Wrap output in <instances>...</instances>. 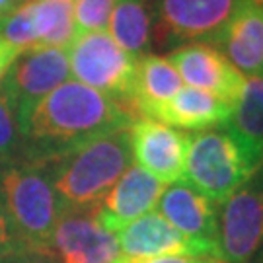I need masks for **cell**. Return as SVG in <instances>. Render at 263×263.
<instances>
[{
	"mask_svg": "<svg viewBox=\"0 0 263 263\" xmlns=\"http://www.w3.org/2000/svg\"><path fill=\"white\" fill-rule=\"evenodd\" d=\"M183 88L178 70L166 57L146 53L137 59V80L133 94V113L137 119H152L168 100Z\"/></svg>",
	"mask_w": 263,
	"mask_h": 263,
	"instance_id": "obj_18",
	"label": "cell"
},
{
	"mask_svg": "<svg viewBox=\"0 0 263 263\" xmlns=\"http://www.w3.org/2000/svg\"><path fill=\"white\" fill-rule=\"evenodd\" d=\"M164 189L166 183L133 164L100 201L96 209L98 220L104 228L115 234L121 226L152 213Z\"/></svg>",
	"mask_w": 263,
	"mask_h": 263,
	"instance_id": "obj_13",
	"label": "cell"
},
{
	"mask_svg": "<svg viewBox=\"0 0 263 263\" xmlns=\"http://www.w3.org/2000/svg\"><path fill=\"white\" fill-rule=\"evenodd\" d=\"M115 238L121 255L133 259L160 255H213L220 259L216 250L181 234L178 228H174L164 216L154 211L121 226L115 232Z\"/></svg>",
	"mask_w": 263,
	"mask_h": 263,
	"instance_id": "obj_12",
	"label": "cell"
},
{
	"mask_svg": "<svg viewBox=\"0 0 263 263\" xmlns=\"http://www.w3.org/2000/svg\"><path fill=\"white\" fill-rule=\"evenodd\" d=\"M96 209L61 215L51 238L57 263H115L121 257L117 238L102 226Z\"/></svg>",
	"mask_w": 263,
	"mask_h": 263,
	"instance_id": "obj_9",
	"label": "cell"
},
{
	"mask_svg": "<svg viewBox=\"0 0 263 263\" xmlns=\"http://www.w3.org/2000/svg\"><path fill=\"white\" fill-rule=\"evenodd\" d=\"M26 0H0V20L6 18L8 14H12L14 10L22 6Z\"/></svg>",
	"mask_w": 263,
	"mask_h": 263,
	"instance_id": "obj_27",
	"label": "cell"
},
{
	"mask_svg": "<svg viewBox=\"0 0 263 263\" xmlns=\"http://www.w3.org/2000/svg\"><path fill=\"white\" fill-rule=\"evenodd\" d=\"M14 252H24V250H20V246L16 244V240H14V236H12L8 218H6L2 201H0V257L14 254Z\"/></svg>",
	"mask_w": 263,
	"mask_h": 263,
	"instance_id": "obj_24",
	"label": "cell"
},
{
	"mask_svg": "<svg viewBox=\"0 0 263 263\" xmlns=\"http://www.w3.org/2000/svg\"><path fill=\"white\" fill-rule=\"evenodd\" d=\"M135 121L127 107L78 80H66L39 102L20 125L22 158L51 164L57 158Z\"/></svg>",
	"mask_w": 263,
	"mask_h": 263,
	"instance_id": "obj_1",
	"label": "cell"
},
{
	"mask_svg": "<svg viewBox=\"0 0 263 263\" xmlns=\"http://www.w3.org/2000/svg\"><path fill=\"white\" fill-rule=\"evenodd\" d=\"M74 2H76V0H74Z\"/></svg>",
	"mask_w": 263,
	"mask_h": 263,
	"instance_id": "obj_29",
	"label": "cell"
},
{
	"mask_svg": "<svg viewBox=\"0 0 263 263\" xmlns=\"http://www.w3.org/2000/svg\"><path fill=\"white\" fill-rule=\"evenodd\" d=\"M224 129L234 139L248 158L250 166L257 172L263 168V78L246 76L242 92L234 104L232 117Z\"/></svg>",
	"mask_w": 263,
	"mask_h": 263,
	"instance_id": "obj_17",
	"label": "cell"
},
{
	"mask_svg": "<svg viewBox=\"0 0 263 263\" xmlns=\"http://www.w3.org/2000/svg\"><path fill=\"white\" fill-rule=\"evenodd\" d=\"M244 0H151V47L174 51L189 43L216 45Z\"/></svg>",
	"mask_w": 263,
	"mask_h": 263,
	"instance_id": "obj_5",
	"label": "cell"
},
{
	"mask_svg": "<svg viewBox=\"0 0 263 263\" xmlns=\"http://www.w3.org/2000/svg\"><path fill=\"white\" fill-rule=\"evenodd\" d=\"M244 76L263 78V0H244L216 43Z\"/></svg>",
	"mask_w": 263,
	"mask_h": 263,
	"instance_id": "obj_15",
	"label": "cell"
},
{
	"mask_svg": "<svg viewBox=\"0 0 263 263\" xmlns=\"http://www.w3.org/2000/svg\"><path fill=\"white\" fill-rule=\"evenodd\" d=\"M0 39L22 53L31 51V49H39L37 35L33 29V20H31L29 0H26L22 6H18L6 18L0 20Z\"/></svg>",
	"mask_w": 263,
	"mask_h": 263,
	"instance_id": "obj_22",
	"label": "cell"
},
{
	"mask_svg": "<svg viewBox=\"0 0 263 263\" xmlns=\"http://www.w3.org/2000/svg\"><path fill=\"white\" fill-rule=\"evenodd\" d=\"M39 49H68L76 37L74 0H29Z\"/></svg>",
	"mask_w": 263,
	"mask_h": 263,
	"instance_id": "obj_20",
	"label": "cell"
},
{
	"mask_svg": "<svg viewBox=\"0 0 263 263\" xmlns=\"http://www.w3.org/2000/svg\"><path fill=\"white\" fill-rule=\"evenodd\" d=\"M158 213L181 234L218 250V215L216 205L185 181L170 183L158 201Z\"/></svg>",
	"mask_w": 263,
	"mask_h": 263,
	"instance_id": "obj_14",
	"label": "cell"
},
{
	"mask_svg": "<svg viewBox=\"0 0 263 263\" xmlns=\"http://www.w3.org/2000/svg\"><path fill=\"white\" fill-rule=\"evenodd\" d=\"M63 213L96 209L133 166L129 129L109 133L45 164Z\"/></svg>",
	"mask_w": 263,
	"mask_h": 263,
	"instance_id": "obj_2",
	"label": "cell"
},
{
	"mask_svg": "<svg viewBox=\"0 0 263 263\" xmlns=\"http://www.w3.org/2000/svg\"><path fill=\"white\" fill-rule=\"evenodd\" d=\"M218 250L224 263H252L263 250V168L222 203Z\"/></svg>",
	"mask_w": 263,
	"mask_h": 263,
	"instance_id": "obj_7",
	"label": "cell"
},
{
	"mask_svg": "<svg viewBox=\"0 0 263 263\" xmlns=\"http://www.w3.org/2000/svg\"><path fill=\"white\" fill-rule=\"evenodd\" d=\"M66 55L78 82L109 96L133 113L137 59L119 47L107 29L76 33Z\"/></svg>",
	"mask_w": 263,
	"mask_h": 263,
	"instance_id": "obj_6",
	"label": "cell"
},
{
	"mask_svg": "<svg viewBox=\"0 0 263 263\" xmlns=\"http://www.w3.org/2000/svg\"><path fill=\"white\" fill-rule=\"evenodd\" d=\"M166 59L178 70L181 82H185L189 88L211 92L230 104H236L244 88L246 76L216 45L189 43L170 51Z\"/></svg>",
	"mask_w": 263,
	"mask_h": 263,
	"instance_id": "obj_11",
	"label": "cell"
},
{
	"mask_svg": "<svg viewBox=\"0 0 263 263\" xmlns=\"http://www.w3.org/2000/svg\"><path fill=\"white\" fill-rule=\"evenodd\" d=\"M255 172L224 127L199 131L189 139L183 179L215 205H222Z\"/></svg>",
	"mask_w": 263,
	"mask_h": 263,
	"instance_id": "obj_4",
	"label": "cell"
},
{
	"mask_svg": "<svg viewBox=\"0 0 263 263\" xmlns=\"http://www.w3.org/2000/svg\"><path fill=\"white\" fill-rule=\"evenodd\" d=\"M68 74L70 66L66 49H31L16 59L2 88L18 109L20 125L45 96L65 84Z\"/></svg>",
	"mask_w": 263,
	"mask_h": 263,
	"instance_id": "obj_8",
	"label": "cell"
},
{
	"mask_svg": "<svg viewBox=\"0 0 263 263\" xmlns=\"http://www.w3.org/2000/svg\"><path fill=\"white\" fill-rule=\"evenodd\" d=\"M115 263H224L213 255H160V257H144V259H133L121 255Z\"/></svg>",
	"mask_w": 263,
	"mask_h": 263,
	"instance_id": "obj_23",
	"label": "cell"
},
{
	"mask_svg": "<svg viewBox=\"0 0 263 263\" xmlns=\"http://www.w3.org/2000/svg\"><path fill=\"white\" fill-rule=\"evenodd\" d=\"M234 104L226 102L211 92L197 88H181L172 100L160 107L154 121L170 125L174 129L187 131H209L224 127L232 117Z\"/></svg>",
	"mask_w": 263,
	"mask_h": 263,
	"instance_id": "obj_16",
	"label": "cell"
},
{
	"mask_svg": "<svg viewBox=\"0 0 263 263\" xmlns=\"http://www.w3.org/2000/svg\"><path fill=\"white\" fill-rule=\"evenodd\" d=\"M24 141L20 133L18 109L0 86V166L22 158Z\"/></svg>",
	"mask_w": 263,
	"mask_h": 263,
	"instance_id": "obj_21",
	"label": "cell"
},
{
	"mask_svg": "<svg viewBox=\"0 0 263 263\" xmlns=\"http://www.w3.org/2000/svg\"><path fill=\"white\" fill-rule=\"evenodd\" d=\"M261 263H263V255H261Z\"/></svg>",
	"mask_w": 263,
	"mask_h": 263,
	"instance_id": "obj_28",
	"label": "cell"
},
{
	"mask_svg": "<svg viewBox=\"0 0 263 263\" xmlns=\"http://www.w3.org/2000/svg\"><path fill=\"white\" fill-rule=\"evenodd\" d=\"M133 162L160 179L176 183L183 179L185 154L191 135L154 119H135L129 127Z\"/></svg>",
	"mask_w": 263,
	"mask_h": 263,
	"instance_id": "obj_10",
	"label": "cell"
},
{
	"mask_svg": "<svg viewBox=\"0 0 263 263\" xmlns=\"http://www.w3.org/2000/svg\"><path fill=\"white\" fill-rule=\"evenodd\" d=\"M115 43L135 59L151 51L152 10L151 0H115L107 22Z\"/></svg>",
	"mask_w": 263,
	"mask_h": 263,
	"instance_id": "obj_19",
	"label": "cell"
},
{
	"mask_svg": "<svg viewBox=\"0 0 263 263\" xmlns=\"http://www.w3.org/2000/svg\"><path fill=\"white\" fill-rule=\"evenodd\" d=\"M22 55V51H18L16 47H12L8 43H4L0 39V86L4 82V78L8 74L10 66L16 63V59Z\"/></svg>",
	"mask_w": 263,
	"mask_h": 263,
	"instance_id": "obj_26",
	"label": "cell"
},
{
	"mask_svg": "<svg viewBox=\"0 0 263 263\" xmlns=\"http://www.w3.org/2000/svg\"><path fill=\"white\" fill-rule=\"evenodd\" d=\"M0 201L20 250L51 255L61 205L47 166L26 158L2 164Z\"/></svg>",
	"mask_w": 263,
	"mask_h": 263,
	"instance_id": "obj_3",
	"label": "cell"
},
{
	"mask_svg": "<svg viewBox=\"0 0 263 263\" xmlns=\"http://www.w3.org/2000/svg\"><path fill=\"white\" fill-rule=\"evenodd\" d=\"M0 263H57L51 255L37 254V252H14L0 257Z\"/></svg>",
	"mask_w": 263,
	"mask_h": 263,
	"instance_id": "obj_25",
	"label": "cell"
}]
</instances>
